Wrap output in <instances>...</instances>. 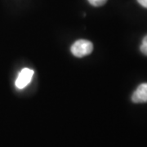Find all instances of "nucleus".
<instances>
[{"instance_id": "obj_1", "label": "nucleus", "mask_w": 147, "mask_h": 147, "mask_svg": "<svg viewBox=\"0 0 147 147\" xmlns=\"http://www.w3.org/2000/svg\"><path fill=\"white\" fill-rule=\"evenodd\" d=\"M70 50L74 57H84L91 54L93 51V44L88 40L79 39L71 46Z\"/></svg>"}, {"instance_id": "obj_2", "label": "nucleus", "mask_w": 147, "mask_h": 147, "mask_svg": "<svg viewBox=\"0 0 147 147\" xmlns=\"http://www.w3.org/2000/svg\"><path fill=\"white\" fill-rule=\"evenodd\" d=\"M34 75V70L29 68H24L18 74L16 80V86L19 89L26 88L30 83L32 77Z\"/></svg>"}, {"instance_id": "obj_3", "label": "nucleus", "mask_w": 147, "mask_h": 147, "mask_svg": "<svg viewBox=\"0 0 147 147\" xmlns=\"http://www.w3.org/2000/svg\"><path fill=\"white\" fill-rule=\"evenodd\" d=\"M131 100L134 103L147 102V83L140 84L131 96Z\"/></svg>"}, {"instance_id": "obj_4", "label": "nucleus", "mask_w": 147, "mask_h": 147, "mask_svg": "<svg viewBox=\"0 0 147 147\" xmlns=\"http://www.w3.org/2000/svg\"><path fill=\"white\" fill-rule=\"evenodd\" d=\"M140 50L145 56H147V35L143 38L142 45L140 47Z\"/></svg>"}, {"instance_id": "obj_5", "label": "nucleus", "mask_w": 147, "mask_h": 147, "mask_svg": "<svg viewBox=\"0 0 147 147\" xmlns=\"http://www.w3.org/2000/svg\"><path fill=\"white\" fill-rule=\"evenodd\" d=\"M88 1L89 2L91 5L94 6V7H100V6L104 5L107 2V0H88Z\"/></svg>"}, {"instance_id": "obj_6", "label": "nucleus", "mask_w": 147, "mask_h": 147, "mask_svg": "<svg viewBox=\"0 0 147 147\" xmlns=\"http://www.w3.org/2000/svg\"><path fill=\"white\" fill-rule=\"evenodd\" d=\"M140 5H142L143 7L147 8V0H137Z\"/></svg>"}]
</instances>
